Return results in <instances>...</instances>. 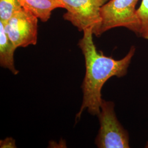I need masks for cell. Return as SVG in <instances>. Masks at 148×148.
<instances>
[{"label": "cell", "mask_w": 148, "mask_h": 148, "mask_svg": "<svg viewBox=\"0 0 148 148\" xmlns=\"http://www.w3.org/2000/svg\"><path fill=\"white\" fill-rule=\"evenodd\" d=\"M97 116L100 126L95 139L98 148H130L129 134L117 118L113 101L103 99Z\"/></svg>", "instance_id": "3"}, {"label": "cell", "mask_w": 148, "mask_h": 148, "mask_svg": "<svg viewBox=\"0 0 148 148\" xmlns=\"http://www.w3.org/2000/svg\"><path fill=\"white\" fill-rule=\"evenodd\" d=\"M21 6L42 22L50 19L52 12L56 8H65L62 0H19Z\"/></svg>", "instance_id": "6"}, {"label": "cell", "mask_w": 148, "mask_h": 148, "mask_svg": "<svg viewBox=\"0 0 148 148\" xmlns=\"http://www.w3.org/2000/svg\"><path fill=\"white\" fill-rule=\"evenodd\" d=\"M139 0H110L101 7V24L94 33L97 37L117 27H124L139 36L140 21L136 9Z\"/></svg>", "instance_id": "2"}, {"label": "cell", "mask_w": 148, "mask_h": 148, "mask_svg": "<svg viewBox=\"0 0 148 148\" xmlns=\"http://www.w3.org/2000/svg\"><path fill=\"white\" fill-rule=\"evenodd\" d=\"M79 40L78 46L85 58V77L81 85L83 100L76 122L80 119L85 110L92 115L97 116L101 111V90L106 82L112 77H122L127 74L128 67L136 52L133 46L126 56L121 59L106 56L97 49L93 42L92 29H87Z\"/></svg>", "instance_id": "1"}, {"label": "cell", "mask_w": 148, "mask_h": 148, "mask_svg": "<svg viewBox=\"0 0 148 148\" xmlns=\"http://www.w3.org/2000/svg\"><path fill=\"white\" fill-rule=\"evenodd\" d=\"M145 148H148V141L147 142V143L146 144L145 146Z\"/></svg>", "instance_id": "11"}, {"label": "cell", "mask_w": 148, "mask_h": 148, "mask_svg": "<svg viewBox=\"0 0 148 148\" xmlns=\"http://www.w3.org/2000/svg\"><path fill=\"white\" fill-rule=\"evenodd\" d=\"M16 48L7 35L3 23L0 21V65L8 69L15 75L19 73V70L16 69L14 59Z\"/></svg>", "instance_id": "7"}, {"label": "cell", "mask_w": 148, "mask_h": 148, "mask_svg": "<svg viewBox=\"0 0 148 148\" xmlns=\"http://www.w3.org/2000/svg\"><path fill=\"white\" fill-rule=\"evenodd\" d=\"M137 14L140 25L139 36L148 40V0H142Z\"/></svg>", "instance_id": "9"}, {"label": "cell", "mask_w": 148, "mask_h": 148, "mask_svg": "<svg viewBox=\"0 0 148 148\" xmlns=\"http://www.w3.org/2000/svg\"><path fill=\"white\" fill-rule=\"evenodd\" d=\"M1 148H16V140L12 137H7L0 140Z\"/></svg>", "instance_id": "10"}, {"label": "cell", "mask_w": 148, "mask_h": 148, "mask_svg": "<svg viewBox=\"0 0 148 148\" xmlns=\"http://www.w3.org/2000/svg\"><path fill=\"white\" fill-rule=\"evenodd\" d=\"M22 8L19 0H0V21L5 24Z\"/></svg>", "instance_id": "8"}, {"label": "cell", "mask_w": 148, "mask_h": 148, "mask_svg": "<svg viewBox=\"0 0 148 148\" xmlns=\"http://www.w3.org/2000/svg\"><path fill=\"white\" fill-rule=\"evenodd\" d=\"M66 12L64 20L70 22L79 32L92 29L95 32L101 24V9L108 0H62Z\"/></svg>", "instance_id": "4"}, {"label": "cell", "mask_w": 148, "mask_h": 148, "mask_svg": "<svg viewBox=\"0 0 148 148\" xmlns=\"http://www.w3.org/2000/svg\"><path fill=\"white\" fill-rule=\"evenodd\" d=\"M3 25L7 35L16 47L36 45L38 18L23 7Z\"/></svg>", "instance_id": "5"}]
</instances>
